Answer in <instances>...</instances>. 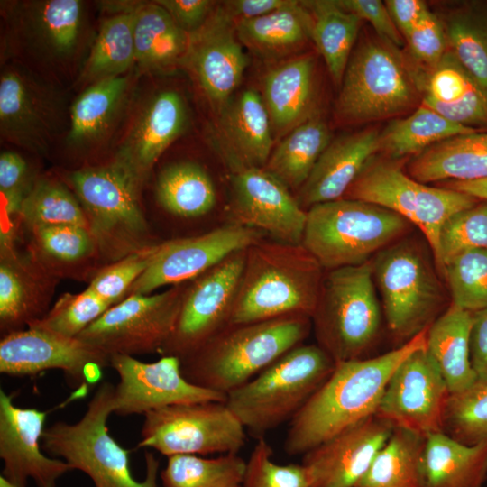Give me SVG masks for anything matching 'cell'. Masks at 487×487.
<instances>
[{"label": "cell", "instance_id": "e7e4bbea", "mask_svg": "<svg viewBox=\"0 0 487 487\" xmlns=\"http://www.w3.org/2000/svg\"><path fill=\"white\" fill-rule=\"evenodd\" d=\"M240 487H243V486H240Z\"/></svg>", "mask_w": 487, "mask_h": 487}, {"label": "cell", "instance_id": "74e56055", "mask_svg": "<svg viewBox=\"0 0 487 487\" xmlns=\"http://www.w3.org/2000/svg\"><path fill=\"white\" fill-rule=\"evenodd\" d=\"M156 195L164 209L182 217L203 216L216 201L210 176L200 165L190 161L174 163L162 170Z\"/></svg>", "mask_w": 487, "mask_h": 487}, {"label": "cell", "instance_id": "836d02e7", "mask_svg": "<svg viewBox=\"0 0 487 487\" xmlns=\"http://www.w3.org/2000/svg\"><path fill=\"white\" fill-rule=\"evenodd\" d=\"M312 18L303 1L266 15L235 21L243 45L265 56H278L293 51L310 38Z\"/></svg>", "mask_w": 487, "mask_h": 487}, {"label": "cell", "instance_id": "ba28073f", "mask_svg": "<svg viewBox=\"0 0 487 487\" xmlns=\"http://www.w3.org/2000/svg\"><path fill=\"white\" fill-rule=\"evenodd\" d=\"M372 264L387 327L404 344L438 317L445 301L442 285L428 253L416 240L392 243Z\"/></svg>", "mask_w": 487, "mask_h": 487}, {"label": "cell", "instance_id": "f5cc1de1", "mask_svg": "<svg viewBox=\"0 0 487 487\" xmlns=\"http://www.w3.org/2000/svg\"><path fill=\"white\" fill-rule=\"evenodd\" d=\"M36 242L48 255L62 262L88 256L96 240L87 228L70 225L33 227Z\"/></svg>", "mask_w": 487, "mask_h": 487}, {"label": "cell", "instance_id": "9a60e30c", "mask_svg": "<svg viewBox=\"0 0 487 487\" xmlns=\"http://www.w3.org/2000/svg\"><path fill=\"white\" fill-rule=\"evenodd\" d=\"M450 392L426 347L410 354L394 371L375 415L393 428L424 438L444 432Z\"/></svg>", "mask_w": 487, "mask_h": 487}, {"label": "cell", "instance_id": "7c38bea8", "mask_svg": "<svg viewBox=\"0 0 487 487\" xmlns=\"http://www.w3.org/2000/svg\"><path fill=\"white\" fill-rule=\"evenodd\" d=\"M186 289L175 286L160 294L130 295L77 338L110 357L161 353L175 329Z\"/></svg>", "mask_w": 487, "mask_h": 487}, {"label": "cell", "instance_id": "8fae6325", "mask_svg": "<svg viewBox=\"0 0 487 487\" xmlns=\"http://www.w3.org/2000/svg\"><path fill=\"white\" fill-rule=\"evenodd\" d=\"M335 108L350 123L391 117L414 101L415 90L401 60L389 43L366 41L351 55Z\"/></svg>", "mask_w": 487, "mask_h": 487}, {"label": "cell", "instance_id": "680465c9", "mask_svg": "<svg viewBox=\"0 0 487 487\" xmlns=\"http://www.w3.org/2000/svg\"><path fill=\"white\" fill-rule=\"evenodd\" d=\"M470 355L478 381H487V308L473 312Z\"/></svg>", "mask_w": 487, "mask_h": 487}, {"label": "cell", "instance_id": "816d5d0a", "mask_svg": "<svg viewBox=\"0 0 487 487\" xmlns=\"http://www.w3.org/2000/svg\"><path fill=\"white\" fill-rule=\"evenodd\" d=\"M40 309L26 295L24 283L19 273L9 264L0 267V320L1 328L6 334L23 330L39 319Z\"/></svg>", "mask_w": 487, "mask_h": 487}, {"label": "cell", "instance_id": "83f0119b", "mask_svg": "<svg viewBox=\"0 0 487 487\" xmlns=\"http://www.w3.org/2000/svg\"><path fill=\"white\" fill-rule=\"evenodd\" d=\"M262 99L277 136H285L315 115L312 56H297L271 68L263 79Z\"/></svg>", "mask_w": 487, "mask_h": 487}, {"label": "cell", "instance_id": "b9f144b4", "mask_svg": "<svg viewBox=\"0 0 487 487\" xmlns=\"http://www.w3.org/2000/svg\"><path fill=\"white\" fill-rule=\"evenodd\" d=\"M19 212L32 228L70 225L88 229V221L80 204L65 187L51 180H41L33 185L23 198Z\"/></svg>", "mask_w": 487, "mask_h": 487}, {"label": "cell", "instance_id": "2e32d148", "mask_svg": "<svg viewBox=\"0 0 487 487\" xmlns=\"http://www.w3.org/2000/svg\"><path fill=\"white\" fill-rule=\"evenodd\" d=\"M110 356L81 341L34 327L4 335L0 342V372L9 376H33L60 370L78 386L94 384Z\"/></svg>", "mask_w": 487, "mask_h": 487}, {"label": "cell", "instance_id": "db71d44e", "mask_svg": "<svg viewBox=\"0 0 487 487\" xmlns=\"http://www.w3.org/2000/svg\"><path fill=\"white\" fill-rule=\"evenodd\" d=\"M404 38L412 56L433 69L446 53V32L429 10Z\"/></svg>", "mask_w": 487, "mask_h": 487}, {"label": "cell", "instance_id": "7dc6e473", "mask_svg": "<svg viewBox=\"0 0 487 487\" xmlns=\"http://www.w3.org/2000/svg\"><path fill=\"white\" fill-rule=\"evenodd\" d=\"M474 249H487V200L455 213L445 222L434 260L442 271L456 255Z\"/></svg>", "mask_w": 487, "mask_h": 487}, {"label": "cell", "instance_id": "be15d7a7", "mask_svg": "<svg viewBox=\"0 0 487 487\" xmlns=\"http://www.w3.org/2000/svg\"><path fill=\"white\" fill-rule=\"evenodd\" d=\"M0 487H17L16 485L13 484L9 481H7L5 478H4L2 475L0 476Z\"/></svg>", "mask_w": 487, "mask_h": 487}, {"label": "cell", "instance_id": "5bb4252c", "mask_svg": "<svg viewBox=\"0 0 487 487\" xmlns=\"http://www.w3.org/2000/svg\"><path fill=\"white\" fill-rule=\"evenodd\" d=\"M246 250L231 254L186 289L175 329L161 351L162 355L182 361L229 326Z\"/></svg>", "mask_w": 487, "mask_h": 487}, {"label": "cell", "instance_id": "e0dca14e", "mask_svg": "<svg viewBox=\"0 0 487 487\" xmlns=\"http://www.w3.org/2000/svg\"><path fill=\"white\" fill-rule=\"evenodd\" d=\"M110 366L119 378L114 394V413L118 416H144L172 405L226 400L225 394L187 381L176 356L162 355L156 362L143 363L133 356L114 354Z\"/></svg>", "mask_w": 487, "mask_h": 487}, {"label": "cell", "instance_id": "44dd1931", "mask_svg": "<svg viewBox=\"0 0 487 487\" xmlns=\"http://www.w3.org/2000/svg\"><path fill=\"white\" fill-rule=\"evenodd\" d=\"M14 396L0 390V457L2 476L17 487H57L72 467L60 458L45 455L41 436L47 412L14 404Z\"/></svg>", "mask_w": 487, "mask_h": 487}, {"label": "cell", "instance_id": "f907efd6", "mask_svg": "<svg viewBox=\"0 0 487 487\" xmlns=\"http://www.w3.org/2000/svg\"><path fill=\"white\" fill-rule=\"evenodd\" d=\"M477 86L480 85L458 62L455 55L446 51L433 69L423 105L432 107L457 104Z\"/></svg>", "mask_w": 487, "mask_h": 487}, {"label": "cell", "instance_id": "30bf717a", "mask_svg": "<svg viewBox=\"0 0 487 487\" xmlns=\"http://www.w3.org/2000/svg\"><path fill=\"white\" fill-rule=\"evenodd\" d=\"M245 427L223 401L172 405L144 415L138 447L175 455L238 454Z\"/></svg>", "mask_w": 487, "mask_h": 487}, {"label": "cell", "instance_id": "ffe728a7", "mask_svg": "<svg viewBox=\"0 0 487 487\" xmlns=\"http://www.w3.org/2000/svg\"><path fill=\"white\" fill-rule=\"evenodd\" d=\"M235 29V21L217 4L205 23L188 33L181 64L195 76L211 104L218 110L240 85L249 64Z\"/></svg>", "mask_w": 487, "mask_h": 487}, {"label": "cell", "instance_id": "6da1fadb", "mask_svg": "<svg viewBox=\"0 0 487 487\" xmlns=\"http://www.w3.org/2000/svg\"><path fill=\"white\" fill-rule=\"evenodd\" d=\"M427 329L378 356L335 363L328 378L289 421L283 446L286 454L304 455L375 415L394 371L410 354L427 346Z\"/></svg>", "mask_w": 487, "mask_h": 487}, {"label": "cell", "instance_id": "ee69618b", "mask_svg": "<svg viewBox=\"0 0 487 487\" xmlns=\"http://www.w3.org/2000/svg\"><path fill=\"white\" fill-rule=\"evenodd\" d=\"M446 38L458 62L487 92V20L457 13L447 23Z\"/></svg>", "mask_w": 487, "mask_h": 487}, {"label": "cell", "instance_id": "8d00e7d4", "mask_svg": "<svg viewBox=\"0 0 487 487\" xmlns=\"http://www.w3.org/2000/svg\"><path fill=\"white\" fill-rule=\"evenodd\" d=\"M426 438L394 428L355 487H423Z\"/></svg>", "mask_w": 487, "mask_h": 487}, {"label": "cell", "instance_id": "ac0fdd59", "mask_svg": "<svg viewBox=\"0 0 487 487\" xmlns=\"http://www.w3.org/2000/svg\"><path fill=\"white\" fill-rule=\"evenodd\" d=\"M263 233L230 223L206 234L158 244L155 256L128 295H149L165 285L197 279L231 254L263 239Z\"/></svg>", "mask_w": 487, "mask_h": 487}, {"label": "cell", "instance_id": "94428289", "mask_svg": "<svg viewBox=\"0 0 487 487\" xmlns=\"http://www.w3.org/2000/svg\"><path fill=\"white\" fill-rule=\"evenodd\" d=\"M388 11L401 35H407L428 11L420 0L385 1Z\"/></svg>", "mask_w": 487, "mask_h": 487}, {"label": "cell", "instance_id": "e575fe53", "mask_svg": "<svg viewBox=\"0 0 487 487\" xmlns=\"http://www.w3.org/2000/svg\"><path fill=\"white\" fill-rule=\"evenodd\" d=\"M330 142L326 124L313 115L283 137L263 169L289 189H299Z\"/></svg>", "mask_w": 487, "mask_h": 487}, {"label": "cell", "instance_id": "9c48e42d", "mask_svg": "<svg viewBox=\"0 0 487 487\" xmlns=\"http://www.w3.org/2000/svg\"><path fill=\"white\" fill-rule=\"evenodd\" d=\"M344 198L378 205L415 225L426 237L434 259L445 222L478 203L477 198L463 192L419 182L396 163L372 160Z\"/></svg>", "mask_w": 487, "mask_h": 487}, {"label": "cell", "instance_id": "6f0895ef", "mask_svg": "<svg viewBox=\"0 0 487 487\" xmlns=\"http://www.w3.org/2000/svg\"><path fill=\"white\" fill-rule=\"evenodd\" d=\"M175 23L190 33L201 27L216 8V2L210 0H157Z\"/></svg>", "mask_w": 487, "mask_h": 487}, {"label": "cell", "instance_id": "9f6ffc18", "mask_svg": "<svg viewBox=\"0 0 487 487\" xmlns=\"http://www.w3.org/2000/svg\"><path fill=\"white\" fill-rule=\"evenodd\" d=\"M339 5L361 20L368 21L388 43L402 45L401 33L396 27L386 5L380 0H339Z\"/></svg>", "mask_w": 487, "mask_h": 487}, {"label": "cell", "instance_id": "11a10c76", "mask_svg": "<svg viewBox=\"0 0 487 487\" xmlns=\"http://www.w3.org/2000/svg\"><path fill=\"white\" fill-rule=\"evenodd\" d=\"M28 187V165L18 153L5 151L0 155V190L7 201L10 211L20 209V206L30 192Z\"/></svg>", "mask_w": 487, "mask_h": 487}, {"label": "cell", "instance_id": "4316f807", "mask_svg": "<svg viewBox=\"0 0 487 487\" xmlns=\"http://www.w3.org/2000/svg\"><path fill=\"white\" fill-rule=\"evenodd\" d=\"M15 16L24 41L43 57L62 60L75 52L83 29L81 1H33L21 5Z\"/></svg>", "mask_w": 487, "mask_h": 487}, {"label": "cell", "instance_id": "4dcf8cb0", "mask_svg": "<svg viewBox=\"0 0 487 487\" xmlns=\"http://www.w3.org/2000/svg\"><path fill=\"white\" fill-rule=\"evenodd\" d=\"M423 487H482L487 480V442L466 445L445 432L426 438Z\"/></svg>", "mask_w": 487, "mask_h": 487}, {"label": "cell", "instance_id": "5b68a950", "mask_svg": "<svg viewBox=\"0 0 487 487\" xmlns=\"http://www.w3.org/2000/svg\"><path fill=\"white\" fill-rule=\"evenodd\" d=\"M115 385L101 383L75 423L57 421L44 429L42 450L61 458L73 470L85 473L95 487H157L159 460L145 452L146 475L140 482L133 478L129 451L110 436L107 420L114 413Z\"/></svg>", "mask_w": 487, "mask_h": 487}, {"label": "cell", "instance_id": "91938a15", "mask_svg": "<svg viewBox=\"0 0 487 487\" xmlns=\"http://www.w3.org/2000/svg\"><path fill=\"white\" fill-rule=\"evenodd\" d=\"M295 0H231L222 5L234 20L252 19L291 5Z\"/></svg>", "mask_w": 487, "mask_h": 487}, {"label": "cell", "instance_id": "484cf974", "mask_svg": "<svg viewBox=\"0 0 487 487\" xmlns=\"http://www.w3.org/2000/svg\"><path fill=\"white\" fill-rule=\"evenodd\" d=\"M219 129L234 170L263 168L273 151V131L262 96L253 88L219 109Z\"/></svg>", "mask_w": 487, "mask_h": 487}, {"label": "cell", "instance_id": "1f68e13d", "mask_svg": "<svg viewBox=\"0 0 487 487\" xmlns=\"http://www.w3.org/2000/svg\"><path fill=\"white\" fill-rule=\"evenodd\" d=\"M128 76L106 78L88 86L70 107L69 145L87 149L105 140L126 101Z\"/></svg>", "mask_w": 487, "mask_h": 487}, {"label": "cell", "instance_id": "7a4b0ae2", "mask_svg": "<svg viewBox=\"0 0 487 487\" xmlns=\"http://www.w3.org/2000/svg\"><path fill=\"white\" fill-rule=\"evenodd\" d=\"M324 271L302 244L262 239L246 250L245 265L229 325L286 316L311 318Z\"/></svg>", "mask_w": 487, "mask_h": 487}, {"label": "cell", "instance_id": "f546056e", "mask_svg": "<svg viewBox=\"0 0 487 487\" xmlns=\"http://www.w3.org/2000/svg\"><path fill=\"white\" fill-rule=\"evenodd\" d=\"M408 174L422 183L471 181L487 178V133L457 135L417 154Z\"/></svg>", "mask_w": 487, "mask_h": 487}, {"label": "cell", "instance_id": "60d3db41", "mask_svg": "<svg viewBox=\"0 0 487 487\" xmlns=\"http://www.w3.org/2000/svg\"><path fill=\"white\" fill-rule=\"evenodd\" d=\"M246 461L237 454H224L214 458L196 455L168 457L161 472L163 487H240Z\"/></svg>", "mask_w": 487, "mask_h": 487}, {"label": "cell", "instance_id": "f1b7e54d", "mask_svg": "<svg viewBox=\"0 0 487 487\" xmlns=\"http://www.w3.org/2000/svg\"><path fill=\"white\" fill-rule=\"evenodd\" d=\"M473 320V312L451 303L427 329L426 350L451 395L466 391L477 381L470 355Z\"/></svg>", "mask_w": 487, "mask_h": 487}, {"label": "cell", "instance_id": "4fadbf2b", "mask_svg": "<svg viewBox=\"0 0 487 487\" xmlns=\"http://www.w3.org/2000/svg\"><path fill=\"white\" fill-rule=\"evenodd\" d=\"M69 179L88 229L101 245L131 247L147 231L138 201L141 184L120 164L84 168L74 171Z\"/></svg>", "mask_w": 487, "mask_h": 487}, {"label": "cell", "instance_id": "cb8c5ba5", "mask_svg": "<svg viewBox=\"0 0 487 487\" xmlns=\"http://www.w3.org/2000/svg\"><path fill=\"white\" fill-rule=\"evenodd\" d=\"M182 96L164 89L144 104L127 132L115 162L125 168L141 184L161 153L188 125Z\"/></svg>", "mask_w": 487, "mask_h": 487}, {"label": "cell", "instance_id": "c3c4849f", "mask_svg": "<svg viewBox=\"0 0 487 487\" xmlns=\"http://www.w3.org/2000/svg\"><path fill=\"white\" fill-rule=\"evenodd\" d=\"M158 245L144 246L100 270L88 288L111 307L126 298L133 284L152 263Z\"/></svg>", "mask_w": 487, "mask_h": 487}, {"label": "cell", "instance_id": "7bdbcfd3", "mask_svg": "<svg viewBox=\"0 0 487 487\" xmlns=\"http://www.w3.org/2000/svg\"><path fill=\"white\" fill-rule=\"evenodd\" d=\"M442 272L454 305L471 312L487 308V249L456 255Z\"/></svg>", "mask_w": 487, "mask_h": 487}, {"label": "cell", "instance_id": "d6986e66", "mask_svg": "<svg viewBox=\"0 0 487 487\" xmlns=\"http://www.w3.org/2000/svg\"><path fill=\"white\" fill-rule=\"evenodd\" d=\"M232 224L269 234L274 241L301 244L307 210L282 182L263 168H245L231 175Z\"/></svg>", "mask_w": 487, "mask_h": 487}, {"label": "cell", "instance_id": "6125c7cd", "mask_svg": "<svg viewBox=\"0 0 487 487\" xmlns=\"http://www.w3.org/2000/svg\"><path fill=\"white\" fill-rule=\"evenodd\" d=\"M443 188L463 192L477 199L487 200V178L471 181H447Z\"/></svg>", "mask_w": 487, "mask_h": 487}, {"label": "cell", "instance_id": "3957f363", "mask_svg": "<svg viewBox=\"0 0 487 487\" xmlns=\"http://www.w3.org/2000/svg\"><path fill=\"white\" fill-rule=\"evenodd\" d=\"M311 329L306 316L229 325L181 361L182 374L197 386L226 395L303 344Z\"/></svg>", "mask_w": 487, "mask_h": 487}, {"label": "cell", "instance_id": "7402d4cb", "mask_svg": "<svg viewBox=\"0 0 487 487\" xmlns=\"http://www.w3.org/2000/svg\"><path fill=\"white\" fill-rule=\"evenodd\" d=\"M393 427L373 415L303 455L311 487H355Z\"/></svg>", "mask_w": 487, "mask_h": 487}, {"label": "cell", "instance_id": "f6af8a7d", "mask_svg": "<svg viewBox=\"0 0 487 487\" xmlns=\"http://www.w3.org/2000/svg\"><path fill=\"white\" fill-rule=\"evenodd\" d=\"M109 308L111 306L89 288L78 294L65 293L46 315L31 322L27 327L77 338Z\"/></svg>", "mask_w": 487, "mask_h": 487}, {"label": "cell", "instance_id": "52a82bcc", "mask_svg": "<svg viewBox=\"0 0 487 487\" xmlns=\"http://www.w3.org/2000/svg\"><path fill=\"white\" fill-rule=\"evenodd\" d=\"M409 226L406 219L387 208L342 198L307 210L301 244L329 271L371 261Z\"/></svg>", "mask_w": 487, "mask_h": 487}, {"label": "cell", "instance_id": "8992f818", "mask_svg": "<svg viewBox=\"0 0 487 487\" xmlns=\"http://www.w3.org/2000/svg\"><path fill=\"white\" fill-rule=\"evenodd\" d=\"M311 323L317 345L335 363L365 358L381 326L372 260L326 271Z\"/></svg>", "mask_w": 487, "mask_h": 487}, {"label": "cell", "instance_id": "d4e9b609", "mask_svg": "<svg viewBox=\"0 0 487 487\" xmlns=\"http://www.w3.org/2000/svg\"><path fill=\"white\" fill-rule=\"evenodd\" d=\"M380 136L377 130L365 129L331 141L299 188V205L308 209L344 198L381 149Z\"/></svg>", "mask_w": 487, "mask_h": 487}, {"label": "cell", "instance_id": "681fc988", "mask_svg": "<svg viewBox=\"0 0 487 487\" xmlns=\"http://www.w3.org/2000/svg\"><path fill=\"white\" fill-rule=\"evenodd\" d=\"M272 454L264 437L257 439L246 462L243 487H311L302 464H277Z\"/></svg>", "mask_w": 487, "mask_h": 487}, {"label": "cell", "instance_id": "d590c367", "mask_svg": "<svg viewBox=\"0 0 487 487\" xmlns=\"http://www.w3.org/2000/svg\"><path fill=\"white\" fill-rule=\"evenodd\" d=\"M310 13V38L322 55L329 74L341 85L362 20L338 1H303Z\"/></svg>", "mask_w": 487, "mask_h": 487}, {"label": "cell", "instance_id": "ab89813d", "mask_svg": "<svg viewBox=\"0 0 487 487\" xmlns=\"http://www.w3.org/2000/svg\"><path fill=\"white\" fill-rule=\"evenodd\" d=\"M134 12L104 20L83 67L81 78L91 84L122 76L135 63Z\"/></svg>", "mask_w": 487, "mask_h": 487}, {"label": "cell", "instance_id": "d6a6232c", "mask_svg": "<svg viewBox=\"0 0 487 487\" xmlns=\"http://www.w3.org/2000/svg\"><path fill=\"white\" fill-rule=\"evenodd\" d=\"M135 63L144 70H161L181 64L188 33L161 5L140 2L134 11Z\"/></svg>", "mask_w": 487, "mask_h": 487}, {"label": "cell", "instance_id": "bcb514c9", "mask_svg": "<svg viewBox=\"0 0 487 487\" xmlns=\"http://www.w3.org/2000/svg\"><path fill=\"white\" fill-rule=\"evenodd\" d=\"M444 432L466 445L487 442V381L450 395Z\"/></svg>", "mask_w": 487, "mask_h": 487}, {"label": "cell", "instance_id": "277c9868", "mask_svg": "<svg viewBox=\"0 0 487 487\" xmlns=\"http://www.w3.org/2000/svg\"><path fill=\"white\" fill-rule=\"evenodd\" d=\"M335 365L317 345L301 344L228 392L225 404L253 437L262 438L295 417Z\"/></svg>", "mask_w": 487, "mask_h": 487}, {"label": "cell", "instance_id": "603a6c76", "mask_svg": "<svg viewBox=\"0 0 487 487\" xmlns=\"http://www.w3.org/2000/svg\"><path fill=\"white\" fill-rule=\"evenodd\" d=\"M58 103L24 69H5L0 77V132L4 139L32 151L47 148L54 136Z\"/></svg>", "mask_w": 487, "mask_h": 487}, {"label": "cell", "instance_id": "f35d334b", "mask_svg": "<svg viewBox=\"0 0 487 487\" xmlns=\"http://www.w3.org/2000/svg\"><path fill=\"white\" fill-rule=\"evenodd\" d=\"M475 132L473 127L451 122L422 104L410 115L387 125L380 136V150L394 158L418 154L446 139Z\"/></svg>", "mask_w": 487, "mask_h": 487}]
</instances>
